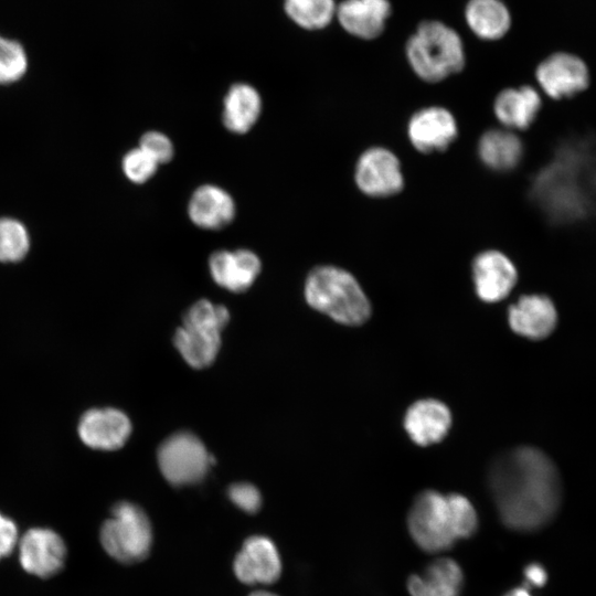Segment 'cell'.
<instances>
[{"label":"cell","instance_id":"2e32d148","mask_svg":"<svg viewBox=\"0 0 596 596\" xmlns=\"http://www.w3.org/2000/svg\"><path fill=\"white\" fill-rule=\"evenodd\" d=\"M187 213L193 225L206 231H219L234 221L236 203L224 188L204 183L190 195Z\"/></svg>","mask_w":596,"mask_h":596},{"label":"cell","instance_id":"3957f363","mask_svg":"<svg viewBox=\"0 0 596 596\" xmlns=\"http://www.w3.org/2000/svg\"><path fill=\"white\" fill-rule=\"evenodd\" d=\"M405 56L417 77L438 83L461 72L466 51L455 28L437 19L421 21L405 43Z\"/></svg>","mask_w":596,"mask_h":596},{"label":"cell","instance_id":"5bb4252c","mask_svg":"<svg viewBox=\"0 0 596 596\" xmlns=\"http://www.w3.org/2000/svg\"><path fill=\"white\" fill-rule=\"evenodd\" d=\"M207 264L212 279L232 292L247 290L262 270L260 258L247 248L214 251Z\"/></svg>","mask_w":596,"mask_h":596},{"label":"cell","instance_id":"6da1fadb","mask_svg":"<svg viewBox=\"0 0 596 596\" xmlns=\"http://www.w3.org/2000/svg\"><path fill=\"white\" fill-rule=\"evenodd\" d=\"M488 485L499 517L508 528L529 532L546 525L562 501V483L552 459L531 446L508 449L494 457Z\"/></svg>","mask_w":596,"mask_h":596},{"label":"cell","instance_id":"44dd1931","mask_svg":"<svg viewBox=\"0 0 596 596\" xmlns=\"http://www.w3.org/2000/svg\"><path fill=\"white\" fill-rule=\"evenodd\" d=\"M467 28L479 40L499 41L511 29V12L503 0H468L464 8Z\"/></svg>","mask_w":596,"mask_h":596},{"label":"cell","instance_id":"7a4b0ae2","mask_svg":"<svg viewBox=\"0 0 596 596\" xmlns=\"http://www.w3.org/2000/svg\"><path fill=\"white\" fill-rule=\"evenodd\" d=\"M478 517L472 503L459 493L421 492L408 514L407 528L414 542L426 552H441L457 540L472 535Z\"/></svg>","mask_w":596,"mask_h":596},{"label":"cell","instance_id":"4dcf8cb0","mask_svg":"<svg viewBox=\"0 0 596 596\" xmlns=\"http://www.w3.org/2000/svg\"><path fill=\"white\" fill-rule=\"evenodd\" d=\"M18 542L15 523L0 513V560L8 556Z\"/></svg>","mask_w":596,"mask_h":596},{"label":"cell","instance_id":"1f68e13d","mask_svg":"<svg viewBox=\"0 0 596 596\" xmlns=\"http://www.w3.org/2000/svg\"><path fill=\"white\" fill-rule=\"evenodd\" d=\"M525 587H541L546 583L547 574L539 563L529 564L524 568Z\"/></svg>","mask_w":596,"mask_h":596},{"label":"cell","instance_id":"cb8c5ba5","mask_svg":"<svg viewBox=\"0 0 596 596\" xmlns=\"http://www.w3.org/2000/svg\"><path fill=\"white\" fill-rule=\"evenodd\" d=\"M478 155L489 169L509 171L519 164L523 146L509 129H490L478 141Z\"/></svg>","mask_w":596,"mask_h":596},{"label":"cell","instance_id":"4fadbf2b","mask_svg":"<svg viewBox=\"0 0 596 596\" xmlns=\"http://www.w3.org/2000/svg\"><path fill=\"white\" fill-rule=\"evenodd\" d=\"M409 141L424 153L447 149L458 135L455 117L446 108L425 107L416 111L407 125Z\"/></svg>","mask_w":596,"mask_h":596},{"label":"cell","instance_id":"603a6c76","mask_svg":"<svg viewBox=\"0 0 596 596\" xmlns=\"http://www.w3.org/2000/svg\"><path fill=\"white\" fill-rule=\"evenodd\" d=\"M541 97L532 86L501 91L493 104L494 115L507 129H525L535 119Z\"/></svg>","mask_w":596,"mask_h":596},{"label":"cell","instance_id":"7402d4cb","mask_svg":"<svg viewBox=\"0 0 596 596\" xmlns=\"http://www.w3.org/2000/svg\"><path fill=\"white\" fill-rule=\"evenodd\" d=\"M462 586V571L450 558L430 563L422 573L412 575L407 581L411 596H460Z\"/></svg>","mask_w":596,"mask_h":596},{"label":"cell","instance_id":"ba28073f","mask_svg":"<svg viewBox=\"0 0 596 596\" xmlns=\"http://www.w3.org/2000/svg\"><path fill=\"white\" fill-rule=\"evenodd\" d=\"M354 179L363 193L374 198L396 194L404 184L397 157L383 147L369 148L359 157Z\"/></svg>","mask_w":596,"mask_h":596},{"label":"cell","instance_id":"484cf974","mask_svg":"<svg viewBox=\"0 0 596 596\" xmlns=\"http://www.w3.org/2000/svg\"><path fill=\"white\" fill-rule=\"evenodd\" d=\"M30 248V235L23 223L12 217H0V262L17 263Z\"/></svg>","mask_w":596,"mask_h":596},{"label":"cell","instance_id":"8992f818","mask_svg":"<svg viewBox=\"0 0 596 596\" xmlns=\"http://www.w3.org/2000/svg\"><path fill=\"white\" fill-rule=\"evenodd\" d=\"M104 550L116 561L134 563L150 551L152 532L147 514L138 505L121 501L114 505L99 534Z\"/></svg>","mask_w":596,"mask_h":596},{"label":"cell","instance_id":"f1b7e54d","mask_svg":"<svg viewBox=\"0 0 596 596\" xmlns=\"http://www.w3.org/2000/svg\"><path fill=\"white\" fill-rule=\"evenodd\" d=\"M138 147L147 152L159 166L170 162L174 157L172 140L159 130H148L142 134Z\"/></svg>","mask_w":596,"mask_h":596},{"label":"cell","instance_id":"9a60e30c","mask_svg":"<svg viewBox=\"0 0 596 596\" xmlns=\"http://www.w3.org/2000/svg\"><path fill=\"white\" fill-rule=\"evenodd\" d=\"M131 423L128 416L116 408H93L84 413L78 424L81 440L99 450H116L130 436Z\"/></svg>","mask_w":596,"mask_h":596},{"label":"cell","instance_id":"7c38bea8","mask_svg":"<svg viewBox=\"0 0 596 596\" xmlns=\"http://www.w3.org/2000/svg\"><path fill=\"white\" fill-rule=\"evenodd\" d=\"M392 13L390 0H342L337 4L336 19L351 36L372 41L383 34Z\"/></svg>","mask_w":596,"mask_h":596},{"label":"cell","instance_id":"8fae6325","mask_svg":"<svg viewBox=\"0 0 596 596\" xmlns=\"http://www.w3.org/2000/svg\"><path fill=\"white\" fill-rule=\"evenodd\" d=\"M472 280L478 297L486 302L505 298L517 280V268L509 257L494 249L479 253L472 262Z\"/></svg>","mask_w":596,"mask_h":596},{"label":"cell","instance_id":"d4e9b609","mask_svg":"<svg viewBox=\"0 0 596 596\" xmlns=\"http://www.w3.org/2000/svg\"><path fill=\"white\" fill-rule=\"evenodd\" d=\"M336 0H285L286 14L300 28L317 31L327 28L337 11Z\"/></svg>","mask_w":596,"mask_h":596},{"label":"cell","instance_id":"9c48e42d","mask_svg":"<svg viewBox=\"0 0 596 596\" xmlns=\"http://www.w3.org/2000/svg\"><path fill=\"white\" fill-rule=\"evenodd\" d=\"M19 558L23 570L41 578L58 573L66 558L63 539L53 530L33 528L19 541Z\"/></svg>","mask_w":596,"mask_h":596},{"label":"cell","instance_id":"4316f807","mask_svg":"<svg viewBox=\"0 0 596 596\" xmlns=\"http://www.w3.org/2000/svg\"><path fill=\"white\" fill-rule=\"evenodd\" d=\"M28 67L26 54L15 41L0 36V85L20 79Z\"/></svg>","mask_w":596,"mask_h":596},{"label":"cell","instance_id":"83f0119b","mask_svg":"<svg viewBox=\"0 0 596 596\" xmlns=\"http://www.w3.org/2000/svg\"><path fill=\"white\" fill-rule=\"evenodd\" d=\"M159 164L140 147L127 151L121 160L125 177L135 184L148 182L158 171Z\"/></svg>","mask_w":596,"mask_h":596},{"label":"cell","instance_id":"d6986e66","mask_svg":"<svg viewBox=\"0 0 596 596\" xmlns=\"http://www.w3.org/2000/svg\"><path fill=\"white\" fill-rule=\"evenodd\" d=\"M451 426V413L440 401L419 400L406 411L404 428L411 439L419 446L440 441Z\"/></svg>","mask_w":596,"mask_h":596},{"label":"cell","instance_id":"d6a6232c","mask_svg":"<svg viewBox=\"0 0 596 596\" xmlns=\"http://www.w3.org/2000/svg\"><path fill=\"white\" fill-rule=\"evenodd\" d=\"M504 596H532L530 589L525 586L515 587L508 592Z\"/></svg>","mask_w":596,"mask_h":596},{"label":"cell","instance_id":"52a82bcc","mask_svg":"<svg viewBox=\"0 0 596 596\" xmlns=\"http://www.w3.org/2000/svg\"><path fill=\"white\" fill-rule=\"evenodd\" d=\"M212 457L202 440L190 432H178L166 438L158 449L161 473L173 486L199 482L206 473Z\"/></svg>","mask_w":596,"mask_h":596},{"label":"cell","instance_id":"e0dca14e","mask_svg":"<svg viewBox=\"0 0 596 596\" xmlns=\"http://www.w3.org/2000/svg\"><path fill=\"white\" fill-rule=\"evenodd\" d=\"M236 577L245 584H270L281 573V562L275 544L255 535L245 541L234 560Z\"/></svg>","mask_w":596,"mask_h":596},{"label":"cell","instance_id":"277c9868","mask_svg":"<svg viewBox=\"0 0 596 596\" xmlns=\"http://www.w3.org/2000/svg\"><path fill=\"white\" fill-rule=\"evenodd\" d=\"M304 292L310 307L342 324L360 326L371 316V304L362 287L343 268L315 267L306 278Z\"/></svg>","mask_w":596,"mask_h":596},{"label":"cell","instance_id":"f546056e","mask_svg":"<svg viewBox=\"0 0 596 596\" xmlns=\"http://www.w3.org/2000/svg\"><path fill=\"white\" fill-rule=\"evenodd\" d=\"M230 500L240 509L247 513H255L262 504V497L258 489L247 482L234 483L228 488Z\"/></svg>","mask_w":596,"mask_h":596},{"label":"cell","instance_id":"ac0fdd59","mask_svg":"<svg viewBox=\"0 0 596 596\" xmlns=\"http://www.w3.org/2000/svg\"><path fill=\"white\" fill-rule=\"evenodd\" d=\"M511 329L532 340L544 339L556 327L557 312L552 300L543 295H524L508 309Z\"/></svg>","mask_w":596,"mask_h":596},{"label":"cell","instance_id":"836d02e7","mask_svg":"<svg viewBox=\"0 0 596 596\" xmlns=\"http://www.w3.org/2000/svg\"><path fill=\"white\" fill-rule=\"evenodd\" d=\"M249 596H277V595L272 594L269 592H265V590H258V592L252 593Z\"/></svg>","mask_w":596,"mask_h":596},{"label":"cell","instance_id":"ffe728a7","mask_svg":"<svg viewBox=\"0 0 596 596\" xmlns=\"http://www.w3.org/2000/svg\"><path fill=\"white\" fill-rule=\"evenodd\" d=\"M262 110L259 92L248 83H234L223 98L222 124L232 134L245 135L256 125Z\"/></svg>","mask_w":596,"mask_h":596},{"label":"cell","instance_id":"30bf717a","mask_svg":"<svg viewBox=\"0 0 596 596\" xmlns=\"http://www.w3.org/2000/svg\"><path fill=\"white\" fill-rule=\"evenodd\" d=\"M535 76L542 89L555 99L573 96L589 83L585 63L568 53L546 57L536 67Z\"/></svg>","mask_w":596,"mask_h":596},{"label":"cell","instance_id":"5b68a950","mask_svg":"<svg viewBox=\"0 0 596 596\" xmlns=\"http://www.w3.org/2000/svg\"><path fill=\"white\" fill-rule=\"evenodd\" d=\"M228 320L227 308L207 299L196 301L187 310L173 342L190 366L203 369L213 363L221 348V332Z\"/></svg>","mask_w":596,"mask_h":596}]
</instances>
